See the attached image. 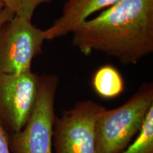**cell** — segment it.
<instances>
[{"label":"cell","mask_w":153,"mask_h":153,"mask_svg":"<svg viewBox=\"0 0 153 153\" xmlns=\"http://www.w3.org/2000/svg\"><path fill=\"white\" fill-rule=\"evenodd\" d=\"M123 0H67L62 13L49 28L44 30L47 41L71 33L76 26L97 12H101Z\"/></svg>","instance_id":"obj_7"},{"label":"cell","mask_w":153,"mask_h":153,"mask_svg":"<svg viewBox=\"0 0 153 153\" xmlns=\"http://www.w3.org/2000/svg\"><path fill=\"white\" fill-rule=\"evenodd\" d=\"M14 16V13L5 7L0 9V26Z\"/></svg>","instance_id":"obj_12"},{"label":"cell","mask_w":153,"mask_h":153,"mask_svg":"<svg viewBox=\"0 0 153 153\" xmlns=\"http://www.w3.org/2000/svg\"><path fill=\"white\" fill-rule=\"evenodd\" d=\"M91 85L99 97L114 99L124 91L125 83L118 69L111 65L99 67L93 74Z\"/></svg>","instance_id":"obj_8"},{"label":"cell","mask_w":153,"mask_h":153,"mask_svg":"<svg viewBox=\"0 0 153 153\" xmlns=\"http://www.w3.org/2000/svg\"><path fill=\"white\" fill-rule=\"evenodd\" d=\"M2 8H3V6H2V4H1V3H0V9H2Z\"/></svg>","instance_id":"obj_13"},{"label":"cell","mask_w":153,"mask_h":153,"mask_svg":"<svg viewBox=\"0 0 153 153\" xmlns=\"http://www.w3.org/2000/svg\"><path fill=\"white\" fill-rule=\"evenodd\" d=\"M120 153H153V106L149 111L138 135Z\"/></svg>","instance_id":"obj_9"},{"label":"cell","mask_w":153,"mask_h":153,"mask_svg":"<svg viewBox=\"0 0 153 153\" xmlns=\"http://www.w3.org/2000/svg\"><path fill=\"white\" fill-rule=\"evenodd\" d=\"M53 0H0L3 7L7 8L17 16L32 19L40 6L51 2Z\"/></svg>","instance_id":"obj_10"},{"label":"cell","mask_w":153,"mask_h":153,"mask_svg":"<svg viewBox=\"0 0 153 153\" xmlns=\"http://www.w3.org/2000/svg\"><path fill=\"white\" fill-rule=\"evenodd\" d=\"M104 108L92 100H82L55 116L53 153H96L95 123Z\"/></svg>","instance_id":"obj_5"},{"label":"cell","mask_w":153,"mask_h":153,"mask_svg":"<svg viewBox=\"0 0 153 153\" xmlns=\"http://www.w3.org/2000/svg\"><path fill=\"white\" fill-rule=\"evenodd\" d=\"M60 79L55 74L39 75L35 104L21 131L9 135L12 153H53L55 104Z\"/></svg>","instance_id":"obj_3"},{"label":"cell","mask_w":153,"mask_h":153,"mask_svg":"<svg viewBox=\"0 0 153 153\" xmlns=\"http://www.w3.org/2000/svg\"><path fill=\"white\" fill-rule=\"evenodd\" d=\"M72 45L82 54L114 57L136 65L153 53V0H123L78 25Z\"/></svg>","instance_id":"obj_1"},{"label":"cell","mask_w":153,"mask_h":153,"mask_svg":"<svg viewBox=\"0 0 153 153\" xmlns=\"http://www.w3.org/2000/svg\"><path fill=\"white\" fill-rule=\"evenodd\" d=\"M46 41L44 30L32 19L14 15L0 26V74L32 70L33 60L43 52Z\"/></svg>","instance_id":"obj_4"},{"label":"cell","mask_w":153,"mask_h":153,"mask_svg":"<svg viewBox=\"0 0 153 153\" xmlns=\"http://www.w3.org/2000/svg\"><path fill=\"white\" fill-rule=\"evenodd\" d=\"M39 74H0V121L8 135L21 131L33 110Z\"/></svg>","instance_id":"obj_6"},{"label":"cell","mask_w":153,"mask_h":153,"mask_svg":"<svg viewBox=\"0 0 153 153\" xmlns=\"http://www.w3.org/2000/svg\"><path fill=\"white\" fill-rule=\"evenodd\" d=\"M153 106V83L141 84L121 106L103 108L95 123L96 153H120L135 140Z\"/></svg>","instance_id":"obj_2"},{"label":"cell","mask_w":153,"mask_h":153,"mask_svg":"<svg viewBox=\"0 0 153 153\" xmlns=\"http://www.w3.org/2000/svg\"><path fill=\"white\" fill-rule=\"evenodd\" d=\"M0 153H11L9 148V135L0 121Z\"/></svg>","instance_id":"obj_11"}]
</instances>
